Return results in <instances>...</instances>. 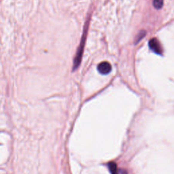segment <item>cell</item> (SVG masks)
<instances>
[{"mask_svg": "<svg viewBox=\"0 0 174 174\" xmlns=\"http://www.w3.org/2000/svg\"><path fill=\"white\" fill-rule=\"evenodd\" d=\"M149 46L154 53L158 54H161L163 53V48L161 44L157 39L152 38L149 42Z\"/></svg>", "mask_w": 174, "mask_h": 174, "instance_id": "1", "label": "cell"}, {"mask_svg": "<svg viewBox=\"0 0 174 174\" xmlns=\"http://www.w3.org/2000/svg\"><path fill=\"white\" fill-rule=\"evenodd\" d=\"M97 69L99 73L103 74V75H106V74H108L111 71L112 66L108 62L104 61L98 65Z\"/></svg>", "mask_w": 174, "mask_h": 174, "instance_id": "2", "label": "cell"}, {"mask_svg": "<svg viewBox=\"0 0 174 174\" xmlns=\"http://www.w3.org/2000/svg\"><path fill=\"white\" fill-rule=\"evenodd\" d=\"M108 168L111 174H118V168L116 164L114 162H110L108 164Z\"/></svg>", "mask_w": 174, "mask_h": 174, "instance_id": "3", "label": "cell"}, {"mask_svg": "<svg viewBox=\"0 0 174 174\" xmlns=\"http://www.w3.org/2000/svg\"><path fill=\"white\" fill-rule=\"evenodd\" d=\"M153 5L156 9H161L163 6V0H153Z\"/></svg>", "mask_w": 174, "mask_h": 174, "instance_id": "4", "label": "cell"}]
</instances>
